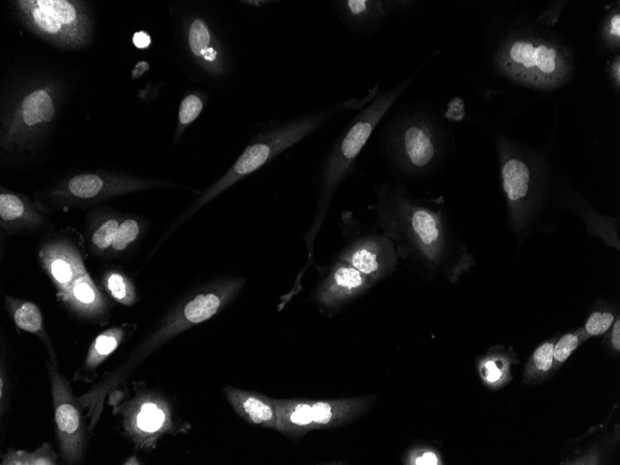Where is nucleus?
I'll list each match as a JSON object with an SVG mask.
<instances>
[{"instance_id":"nucleus-1","label":"nucleus","mask_w":620,"mask_h":465,"mask_svg":"<svg viewBox=\"0 0 620 465\" xmlns=\"http://www.w3.org/2000/svg\"><path fill=\"white\" fill-rule=\"evenodd\" d=\"M375 228L393 241L398 257L421 260L431 267L467 264L470 254L443 209L415 198L405 186L386 181L377 189Z\"/></svg>"},{"instance_id":"nucleus-2","label":"nucleus","mask_w":620,"mask_h":465,"mask_svg":"<svg viewBox=\"0 0 620 465\" xmlns=\"http://www.w3.org/2000/svg\"><path fill=\"white\" fill-rule=\"evenodd\" d=\"M411 80L412 78H409L390 91L378 92L375 98L351 121L328 157L320 178L316 213L313 222L305 235L309 260H312L313 257L314 243L326 217L335 191L353 171L355 163L370 136L401 94L405 91Z\"/></svg>"},{"instance_id":"nucleus-3","label":"nucleus","mask_w":620,"mask_h":465,"mask_svg":"<svg viewBox=\"0 0 620 465\" xmlns=\"http://www.w3.org/2000/svg\"><path fill=\"white\" fill-rule=\"evenodd\" d=\"M383 130L385 158L401 178L429 174L442 159L445 136L427 115H396L386 121Z\"/></svg>"},{"instance_id":"nucleus-4","label":"nucleus","mask_w":620,"mask_h":465,"mask_svg":"<svg viewBox=\"0 0 620 465\" xmlns=\"http://www.w3.org/2000/svg\"><path fill=\"white\" fill-rule=\"evenodd\" d=\"M374 401L372 396L318 401L273 399L277 415L276 430L296 438L309 431L343 427L362 416Z\"/></svg>"},{"instance_id":"nucleus-5","label":"nucleus","mask_w":620,"mask_h":465,"mask_svg":"<svg viewBox=\"0 0 620 465\" xmlns=\"http://www.w3.org/2000/svg\"><path fill=\"white\" fill-rule=\"evenodd\" d=\"M500 65L518 82L547 88L563 82L571 62L558 45L543 39L518 38L509 42L501 51Z\"/></svg>"},{"instance_id":"nucleus-6","label":"nucleus","mask_w":620,"mask_h":465,"mask_svg":"<svg viewBox=\"0 0 620 465\" xmlns=\"http://www.w3.org/2000/svg\"><path fill=\"white\" fill-rule=\"evenodd\" d=\"M15 3L28 27L57 46L78 48L91 39V20L81 2L22 0Z\"/></svg>"},{"instance_id":"nucleus-7","label":"nucleus","mask_w":620,"mask_h":465,"mask_svg":"<svg viewBox=\"0 0 620 465\" xmlns=\"http://www.w3.org/2000/svg\"><path fill=\"white\" fill-rule=\"evenodd\" d=\"M330 115L325 112L307 115L300 119L290 121L278 126L265 135L259 136V141L247 147L243 154L239 157L235 165L226 173L224 177L220 178L204 194L198 206H203L209 200L215 198L241 178L257 171L281 152H285L309 134L314 132L323 123L326 122Z\"/></svg>"},{"instance_id":"nucleus-8","label":"nucleus","mask_w":620,"mask_h":465,"mask_svg":"<svg viewBox=\"0 0 620 465\" xmlns=\"http://www.w3.org/2000/svg\"><path fill=\"white\" fill-rule=\"evenodd\" d=\"M340 228L346 244L337 260L348 263L377 283L394 272L398 257L390 238L379 230L362 225L348 211L343 213Z\"/></svg>"},{"instance_id":"nucleus-9","label":"nucleus","mask_w":620,"mask_h":465,"mask_svg":"<svg viewBox=\"0 0 620 465\" xmlns=\"http://www.w3.org/2000/svg\"><path fill=\"white\" fill-rule=\"evenodd\" d=\"M501 173L509 207L510 227L523 241L529 235L537 208L538 174L532 160L501 146Z\"/></svg>"},{"instance_id":"nucleus-10","label":"nucleus","mask_w":620,"mask_h":465,"mask_svg":"<svg viewBox=\"0 0 620 465\" xmlns=\"http://www.w3.org/2000/svg\"><path fill=\"white\" fill-rule=\"evenodd\" d=\"M375 285L372 278L351 265L337 260L315 291L314 301L323 311L333 313Z\"/></svg>"},{"instance_id":"nucleus-11","label":"nucleus","mask_w":620,"mask_h":465,"mask_svg":"<svg viewBox=\"0 0 620 465\" xmlns=\"http://www.w3.org/2000/svg\"><path fill=\"white\" fill-rule=\"evenodd\" d=\"M56 114V104L51 88L31 89L17 102L9 122L10 139H21L51 122Z\"/></svg>"},{"instance_id":"nucleus-12","label":"nucleus","mask_w":620,"mask_h":465,"mask_svg":"<svg viewBox=\"0 0 620 465\" xmlns=\"http://www.w3.org/2000/svg\"><path fill=\"white\" fill-rule=\"evenodd\" d=\"M344 21L355 33L374 35L385 21L409 6L402 0H346L339 2Z\"/></svg>"},{"instance_id":"nucleus-13","label":"nucleus","mask_w":620,"mask_h":465,"mask_svg":"<svg viewBox=\"0 0 620 465\" xmlns=\"http://www.w3.org/2000/svg\"><path fill=\"white\" fill-rule=\"evenodd\" d=\"M224 392L231 407L244 421L276 429L277 415L273 399L261 394L241 390L230 386L226 388Z\"/></svg>"},{"instance_id":"nucleus-14","label":"nucleus","mask_w":620,"mask_h":465,"mask_svg":"<svg viewBox=\"0 0 620 465\" xmlns=\"http://www.w3.org/2000/svg\"><path fill=\"white\" fill-rule=\"evenodd\" d=\"M105 181L95 174H83L73 177L68 182L67 190L75 198L88 200L101 195Z\"/></svg>"},{"instance_id":"nucleus-15","label":"nucleus","mask_w":620,"mask_h":465,"mask_svg":"<svg viewBox=\"0 0 620 465\" xmlns=\"http://www.w3.org/2000/svg\"><path fill=\"white\" fill-rule=\"evenodd\" d=\"M122 337V332L119 329L108 331L102 333L94 342L89 356V363L96 365L104 361L107 356L117 348L118 343Z\"/></svg>"},{"instance_id":"nucleus-16","label":"nucleus","mask_w":620,"mask_h":465,"mask_svg":"<svg viewBox=\"0 0 620 465\" xmlns=\"http://www.w3.org/2000/svg\"><path fill=\"white\" fill-rule=\"evenodd\" d=\"M14 322L20 329L26 332L36 333L41 330L42 315L40 310L32 303H25L15 311Z\"/></svg>"},{"instance_id":"nucleus-17","label":"nucleus","mask_w":620,"mask_h":465,"mask_svg":"<svg viewBox=\"0 0 620 465\" xmlns=\"http://www.w3.org/2000/svg\"><path fill=\"white\" fill-rule=\"evenodd\" d=\"M165 422V414L154 403H146L141 407L138 416V427L143 432L154 433L161 429Z\"/></svg>"},{"instance_id":"nucleus-18","label":"nucleus","mask_w":620,"mask_h":465,"mask_svg":"<svg viewBox=\"0 0 620 465\" xmlns=\"http://www.w3.org/2000/svg\"><path fill=\"white\" fill-rule=\"evenodd\" d=\"M56 422L60 432L64 435H73L80 427V415L75 407L62 403L57 407Z\"/></svg>"},{"instance_id":"nucleus-19","label":"nucleus","mask_w":620,"mask_h":465,"mask_svg":"<svg viewBox=\"0 0 620 465\" xmlns=\"http://www.w3.org/2000/svg\"><path fill=\"white\" fill-rule=\"evenodd\" d=\"M210 34L208 29L204 21L201 19L194 20L190 28L189 42L191 51L196 56H201L204 51L208 49L210 44Z\"/></svg>"},{"instance_id":"nucleus-20","label":"nucleus","mask_w":620,"mask_h":465,"mask_svg":"<svg viewBox=\"0 0 620 465\" xmlns=\"http://www.w3.org/2000/svg\"><path fill=\"white\" fill-rule=\"evenodd\" d=\"M25 206L19 196L12 193L0 195V217L5 222H12L25 214Z\"/></svg>"},{"instance_id":"nucleus-21","label":"nucleus","mask_w":620,"mask_h":465,"mask_svg":"<svg viewBox=\"0 0 620 465\" xmlns=\"http://www.w3.org/2000/svg\"><path fill=\"white\" fill-rule=\"evenodd\" d=\"M615 322V315L609 311H595L588 317L585 324L586 332L590 335H604Z\"/></svg>"},{"instance_id":"nucleus-22","label":"nucleus","mask_w":620,"mask_h":465,"mask_svg":"<svg viewBox=\"0 0 620 465\" xmlns=\"http://www.w3.org/2000/svg\"><path fill=\"white\" fill-rule=\"evenodd\" d=\"M97 293L98 291H97L96 288L94 287L91 281H89L88 276L76 281L75 285H73L72 290H71L73 300L78 302V304L84 305V306H88V305L95 303L97 294H98Z\"/></svg>"},{"instance_id":"nucleus-23","label":"nucleus","mask_w":620,"mask_h":465,"mask_svg":"<svg viewBox=\"0 0 620 465\" xmlns=\"http://www.w3.org/2000/svg\"><path fill=\"white\" fill-rule=\"evenodd\" d=\"M139 233L138 222L134 219H127L119 225L117 237H115L112 247L115 250L122 251L130 243L136 240Z\"/></svg>"},{"instance_id":"nucleus-24","label":"nucleus","mask_w":620,"mask_h":465,"mask_svg":"<svg viewBox=\"0 0 620 465\" xmlns=\"http://www.w3.org/2000/svg\"><path fill=\"white\" fill-rule=\"evenodd\" d=\"M203 109V102L196 95H189L181 102L180 108V122L187 126L193 122Z\"/></svg>"},{"instance_id":"nucleus-25","label":"nucleus","mask_w":620,"mask_h":465,"mask_svg":"<svg viewBox=\"0 0 620 465\" xmlns=\"http://www.w3.org/2000/svg\"><path fill=\"white\" fill-rule=\"evenodd\" d=\"M118 228H119V224H118L117 220H107L94 233L93 237H92L93 243L99 248L102 249L112 246L115 239L117 237Z\"/></svg>"},{"instance_id":"nucleus-26","label":"nucleus","mask_w":620,"mask_h":465,"mask_svg":"<svg viewBox=\"0 0 620 465\" xmlns=\"http://www.w3.org/2000/svg\"><path fill=\"white\" fill-rule=\"evenodd\" d=\"M75 267L64 257H57L51 263V272L60 285H67L75 275Z\"/></svg>"},{"instance_id":"nucleus-27","label":"nucleus","mask_w":620,"mask_h":465,"mask_svg":"<svg viewBox=\"0 0 620 465\" xmlns=\"http://www.w3.org/2000/svg\"><path fill=\"white\" fill-rule=\"evenodd\" d=\"M580 344L579 335L575 333H567L562 336L553 348V358L558 362H564L569 358L572 352Z\"/></svg>"},{"instance_id":"nucleus-28","label":"nucleus","mask_w":620,"mask_h":465,"mask_svg":"<svg viewBox=\"0 0 620 465\" xmlns=\"http://www.w3.org/2000/svg\"><path fill=\"white\" fill-rule=\"evenodd\" d=\"M108 288L111 291L112 296L123 303H130L132 298V291L126 282L125 278L119 274H112L108 280Z\"/></svg>"},{"instance_id":"nucleus-29","label":"nucleus","mask_w":620,"mask_h":465,"mask_svg":"<svg viewBox=\"0 0 620 465\" xmlns=\"http://www.w3.org/2000/svg\"><path fill=\"white\" fill-rule=\"evenodd\" d=\"M553 348V344L545 343L536 350L533 361L538 370L546 372L551 370L554 359Z\"/></svg>"},{"instance_id":"nucleus-30","label":"nucleus","mask_w":620,"mask_h":465,"mask_svg":"<svg viewBox=\"0 0 620 465\" xmlns=\"http://www.w3.org/2000/svg\"><path fill=\"white\" fill-rule=\"evenodd\" d=\"M465 104L462 99L454 98L449 102L445 112V117L453 122H461L465 117Z\"/></svg>"},{"instance_id":"nucleus-31","label":"nucleus","mask_w":620,"mask_h":465,"mask_svg":"<svg viewBox=\"0 0 620 465\" xmlns=\"http://www.w3.org/2000/svg\"><path fill=\"white\" fill-rule=\"evenodd\" d=\"M486 378L488 382L494 383L501 379V370L494 361H488L485 365Z\"/></svg>"},{"instance_id":"nucleus-32","label":"nucleus","mask_w":620,"mask_h":465,"mask_svg":"<svg viewBox=\"0 0 620 465\" xmlns=\"http://www.w3.org/2000/svg\"><path fill=\"white\" fill-rule=\"evenodd\" d=\"M151 36L146 32H136L133 36V44L135 45L136 48L147 49L151 45Z\"/></svg>"},{"instance_id":"nucleus-33","label":"nucleus","mask_w":620,"mask_h":465,"mask_svg":"<svg viewBox=\"0 0 620 465\" xmlns=\"http://www.w3.org/2000/svg\"><path fill=\"white\" fill-rule=\"evenodd\" d=\"M609 35L612 36L613 38H616L617 41H619L620 39V15L619 13H617L616 15H614L613 17L611 18L610 22H609V28H608Z\"/></svg>"},{"instance_id":"nucleus-34","label":"nucleus","mask_w":620,"mask_h":465,"mask_svg":"<svg viewBox=\"0 0 620 465\" xmlns=\"http://www.w3.org/2000/svg\"><path fill=\"white\" fill-rule=\"evenodd\" d=\"M414 464H438V459L437 455L433 453H425L422 456L418 457L414 461Z\"/></svg>"},{"instance_id":"nucleus-35","label":"nucleus","mask_w":620,"mask_h":465,"mask_svg":"<svg viewBox=\"0 0 620 465\" xmlns=\"http://www.w3.org/2000/svg\"><path fill=\"white\" fill-rule=\"evenodd\" d=\"M612 344L617 350L620 349V320L617 319L614 322L613 331H612Z\"/></svg>"},{"instance_id":"nucleus-36","label":"nucleus","mask_w":620,"mask_h":465,"mask_svg":"<svg viewBox=\"0 0 620 465\" xmlns=\"http://www.w3.org/2000/svg\"><path fill=\"white\" fill-rule=\"evenodd\" d=\"M149 65L146 62H141L136 64L135 70L133 72V78H136L143 75L144 72L148 70Z\"/></svg>"},{"instance_id":"nucleus-37","label":"nucleus","mask_w":620,"mask_h":465,"mask_svg":"<svg viewBox=\"0 0 620 465\" xmlns=\"http://www.w3.org/2000/svg\"><path fill=\"white\" fill-rule=\"evenodd\" d=\"M201 56L208 60V62H213L217 57V51L213 48H208L202 53Z\"/></svg>"},{"instance_id":"nucleus-38","label":"nucleus","mask_w":620,"mask_h":465,"mask_svg":"<svg viewBox=\"0 0 620 465\" xmlns=\"http://www.w3.org/2000/svg\"><path fill=\"white\" fill-rule=\"evenodd\" d=\"M615 64H616V67H616V69H615V68H613V73H615V72L617 73L616 78H617V84H619V81H620V64H619V60H617V62H615Z\"/></svg>"}]
</instances>
